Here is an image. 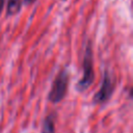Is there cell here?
I'll return each mask as SVG.
<instances>
[{
  "mask_svg": "<svg viewBox=\"0 0 133 133\" xmlns=\"http://www.w3.org/2000/svg\"><path fill=\"white\" fill-rule=\"evenodd\" d=\"M69 85V72L68 70H61L55 77L52 88L48 94V100L52 103H59L66 95Z\"/></svg>",
  "mask_w": 133,
  "mask_h": 133,
  "instance_id": "cell-2",
  "label": "cell"
},
{
  "mask_svg": "<svg viewBox=\"0 0 133 133\" xmlns=\"http://www.w3.org/2000/svg\"><path fill=\"white\" fill-rule=\"evenodd\" d=\"M4 5H5V0H0V14L2 12Z\"/></svg>",
  "mask_w": 133,
  "mask_h": 133,
  "instance_id": "cell-6",
  "label": "cell"
},
{
  "mask_svg": "<svg viewBox=\"0 0 133 133\" xmlns=\"http://www.w3.org/2000/svg\"><path fill=\"white\" fill-rule=\"evenodd\" d=\"M62 1H65V0H62Z\"/></svg>",
  "mask_w": 133,
  "mask_h": 133,
  "instance_id": "cell-8",
  "label": "cell"
},
{
  "mask_svg": "<svg viewBox=\"0 0 133 133\" xmlns=\"http://www.w3.org/2000/svg\"><path fill=\"white\" fill-rule=\"evenodd\" d=\"M55 119L56 114L51 113L46 116L42 126V133H55Z\"/></svg>",
  "mask_w": 133,
  "mask_h": 133,
  "instance_id": "cell-4",
  "label": "cell"
},
{
  "mask_svg": "<svg viewBox=\"0 0 133 133\" xmlns=\"http://www.w3.org/2000/svg\"><path fill=\"white\" fill-rule=\"evenodd\" d=\"M22 6V0H8L7 1V7L6 12L7 16H12L20 11Z\"/></svg>",
  "mask_w": 133,
  "mask_h": 133,
  "instance_id": "cell-5",
  "label": "cell"
},
{
  "mask_svg": "<svg viewBox=\"0 0 133 133\" xmlns=\"http://www.w3.org/2000/svg\"><path fill=\"white\" fill-rule=\"evenodd\" d=\"M114 88H115V83L112 80V78L110 76V73L108 71H105L101 87L96 92V95L94 96V99H92L94 104H104V103H106L111 98V96L114 91Z\"/></svg>",
  "mask_w": 133,
  "mask_h": 133,
  "instance_id": "cell-3",
  "label": "cell"
},
{
  "mask_svg": "<svg viewBox=\"0 0 133 133\" xmlns=\"http://www.w3.org/2000/svg\"><path fill=\"white\" fill-rule=\"evenodd\" d=\"M95 80V70H94V58H92V48L90 42L87 43L84 51L83 57V75L78 81L76 88L79 91H85Z\"/></svg>",
  "mask_w": 133,
  "mask_h": 133,
  "instance_id": "cell-1",
  "label": "cell"
},
{
  "mask_svg": "<svg viewBox=\"0 0 133 133\" xmlns=\"http://www.w3.org/2000/svg\"><path fill=\"white\" fill-rule=\"evenodd\" d=\"M35 0H22V3H24V4H31V3H33Z\"/></svg>",
  "mask_w": 133,
  "mask_h": 133,
  "instance_id": "cell-7",
  "label": "cell"
}]
</instances>
